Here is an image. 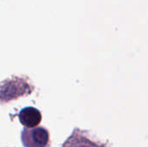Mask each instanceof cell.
I'll use <instances>...</instances> for the list:
<instances>
[{"instance_id":"2","label":"cell","mask_w":148,"mask_h":147,"mask_svg":"<svg viewBox=\"0 0 148 147\" xmlns=\"http://www.w3.org/2000/svg\"><path fill=\"white\" fill-rule=\"evenodd\" d=\"M41 120L42 115L35 107H25L22 109L19 113V120L21 124L27 128H35L40 124Z\"/></svg>"},{"instance_id":"3","label":"cell","mask_w":148,"mask_h":147,"mask_svg":"<svg viewBox=\"0 0 148 147\" xmlns=\"http://www.w3.org/2000/svg\"><path fill=\"white\" fill-rule=\"evenodd\" d=\"M63 147H103L95 142L89 140L88 139L83 137L82 135L75 132V133L68 139L64 143Z\"/></svg>"},{"instance_id":"1","label":"cell","mask_w":148,"mask_h":147,"mask_svg":"<svg viewBox=\"0 0 148 147\" xmlns=\"http://www.w3.org/2000/svg\"><path fill=\"white\" fill-rule=\"evenodd\" d=\"M49 133L42 127L26 128L22 133V141L25 147H47Z\"/></svg>"}]
</instances>
